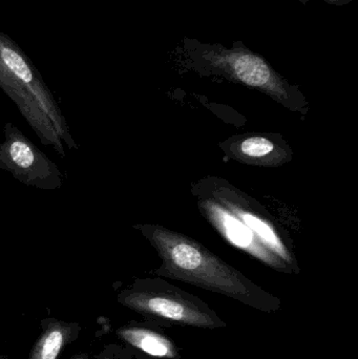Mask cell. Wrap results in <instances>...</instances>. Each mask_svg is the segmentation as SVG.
I'll list each match as a JSON object with an SVG mask.
<instances>
[{
	"instance_id": "9c48e42d",
	"label": "cell",
	"mask_w": 358,
	"mask_h": 359,
	"mask_svg": "<svg viewBox=\"0 0 358 359\" xmlns=\"http://www.w3.org/2000/svg\"><path fill=\"white\" fill-rule=\"evenodd\" d=\"M71 359H88V356L85 354H80V355L75 356V358Z\"/></svg>"
},
{
	"instance_id": "52a82bcc",
	"label": "cell",
	"mask_w": 358,
	"mask_h": 359,
	"mask_svg": "<svg viewBox=\"0 0 358 359\" xmlns=\"http://www.w3.org/2000/svg\"><path fill=\"white\" fill-rule=\"evenodd\" d=\"M118 337L124 343L151 359H181L176 343L167 334L153 324L130 325L117 331Z\"/></svg>"
},
{
	"instance_id": "7a4b0ae2",
	"label": "cell",
	"mask_w": 358,
	"mask_h": 359,
	"mask_svg": "<svg viewBox=\"0 0 358 359\" xmlns=\"http://www.w3.org/2000/svg\"><path fill=\"white\" fill-rule=\"evenodd\" d=\"M151 243L161 259L156 270L170 278L235 299L265 313L282 309V299L252 282L195 238L159 224L134 226Z\"/></svg>"
},
{
	"instance_id": "6da1fadb",
	"label": "cell",
	"mask_w": 358,
	"mask_h": 359,
	"mask_svg": "<svg viewBox=\"0 0 358 359\" xmlns=\"http://www.w3.org/2000/svg\"><path fill=\"white\" fill-rule=\"evenodd\" d=\"M191 192L200 215L231 246L280 273L300 274L289 234L252 196L212 176L193 183Z\"/></svg>"
},
{
	"instance_id": "ba28073f",
	"label": "cell",
	"mask_w": 358,
	"mask_h": 359,
	"mask_svg": "<svg viewBox=\"0 0 358 359\" xmlns=\"http://www.w3.org/2000/svg\"><path fill=\"white\" fill-rule=\"evenodd\" d=\"M71 335V329L61 323H52L36 343L29 359H57Z\"/></svg>"
},
{
	"instance_id": "8992f818",
	"label": "cell",
	"mask_w": 358,
	"mask_h": 359,
	"mask_svg": "<svg viewBox=\"0 0 358 359\" xmlns=\"http://www.w3.org/2000/svg\"><path fill=\"white\" fill-rule=\"evenodd\" d=\"M233 161L256 168H280L294 159V151L282 135L247 133L229 137L219 144Z\"/></svg>"
},
{
	"instance_id": "277c9868",
	"label": "cell",
	"mask_w": 358,
	"mask_h": 359,
	"mask_svg": "<svg viewBox=\"0 0 358 359\" xmlns=\"http://www.w3.org/2000/svg\"><path fill=\"white\" fill-rule=\"evenodd\" d=\"M0 86L34 122V109L63 130L57 107L37 69L12 38L0 32Z\"/></svg>"
},
{
	"instance_id": "3957f363",
	"label": "cell",
	"mask_w": 358,
	"mask_h": 359,
	"mask_svg": "<svg viewBox=\"0 0 358 359\" xmlns=\"http://www.w3.org/2000/svg\"><path fill=\"white\" fill-rule=\"evenodd\" d=\"M120 303L158 326L216 330L227 324L207 303L162 278L138 280L122 291Z\"/></svg>"
},
{
	"instance_id": "5b68a950",
	"label": "cell",
	"mask_w": 358,
	"mask_h": 359,
	"mask_svg": "<svg viewBox=\"0 0 358 359\" xmlns=\"http://www.w3.org/2000/svg\"><path fill=\"white\" fill-rule=\"evenodd\" d=\"M0 166L10 170L19 181L50 189L56 187L53 177L61 178L53 162L12 126L6 130V141L0 145Z\"/></svg>"
}]
</instances>
